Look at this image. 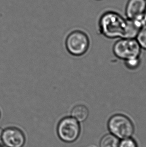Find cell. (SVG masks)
Returning <instances> with one entry per match:
<instances>
[{
    "instance_id": "cell-1",
    "label": "cell",
    "mask_w": 146,
    "mask_h": 147,
    "mask_svg": "<svg viewBox=\"0 0 146 147\" xmlns=\"http://www.w3.org/2000/svg\"><path fill=\"white\" fill-rule=\"evenodd\" d=\"M98 26L100 34L106 38H124L126 19L117 12L108 11L101 15Z\"/></svg>"
},
{
    "instance_id": "cell-2",
    "label": "cell",
    "mask_w": 146,
    "mask_h": 147,
    "mask_svg": "<svg viewBox=\"0 0 146 147\" xmlns=\"http://www.w3.org/2000/svg\"><path fill=\"white\" fill-rule=\"evenodd\" d=\"M108 129L111 134L122 140L132 137L135 131L132 121L123 113H116L112 115L108 121Z\"/></svg>"
},
{
    "instance_id": "cell-3",
    "label": "cell",
    "mask_w": 146,
    "mask_h": 147,
    "mask_svg": "<svg viewBox=\"0 0 146 147\" xmlns=\"http://www.w3.org/2000/svg\"><path fill=\"white\" fill-rule=\"evenodd\" d=\"M66 48L72 55L81 56L87 53L90 45L88 34L80 30H75L70 33L65 42Z\"/></svg>"
},
{
    "instance_id": "cell-4",
    "label": "cell",
    "mask_w": 146,
    "mask_h": 147,
    "mask_svg": "<svg viewBox=\"0 0 146 147\" xmlns=\"http://www.w3.org/2000/svg\"><path fill=\"white\" fill-rule=\"evenodd\" d=\"M141 51L142 48L135 38H120L113 47L115 56L124 61L140 57Z\"/></svg>"
},
{
    "instance_id": "cell-5",
    "label": "cell",
    "mask_w": 146,
    "mask_h": 147,
    "mask_svg": "<svg viewBox=\"0 0 146 147\" xmlns=\"http://www.w3.org/2000/svg\"><path fill=\"white\" fill-rule=\"evenodd\" d=\"M57 133L62 141L71 143L77 140L81 133L79 121L72 117H66L60 120L57 126Z\"/></svg>"
},
{
    "instance_id": "cell-6",
    "label": "cell",
    "mask_w": 146,
    "mask_h": 147,
    "mask_svg": "<svg viewBox=\"0 0 146 147\" xmlns=\"http://www.w3.org/2000/svg\"><path fill=\"white\" fill-rule=\"evenodd\" d=\"M2 142L7 147H22L26 138L23 132L16 127H9L3 130Z\"/></svg>"
},
{
    "instance_id": "cell-7",
    "label": "cell",
    "mask_w": 146,
    "mask_h": 147,
    "mask_svg": "<svg viewBox=\"0 0 146 147\" xmlns=\"http://www.w3.org/2000/svg\"><path fill=\"white\" fill-rule=\"evenodd\" d=\"M146 9V0H128L125 8L127 19L144 20Z\"/></svg>"
},
{
    "instance_id": "cell-8",
    "label": "cell",
    "mask_w": 146,
    "mask_h": 147,
    "mask_svg": "<svg viewBox=\"0 0 146 147\" xmlns=\"http://www.w3.org/2000/svg\"><path fill=\"white\" fill-rule=\"evenodd\" d=\"M89 111L88 108L83 105H75L71 111L72 117L79 123L85 121L88 117Z\"/></svg>"
},
{
    "instance_id": "cell-9",
    "label": "cell",
    "mask_w": 146,
    "mask_h": 147,
    "mask_svg": "<svg viewBox=\"0 0 146 147\" xmlns=\"http://www.w3.org/2000/svg\"><path fill=\"white\" fill-rule=\"evenodd\" d=\"M120 139L112 134H107L101 138L100 147H118Z\"/></svg>"
},
{
    "instance_id": "cell-10",
    "label": "cell",
    "mask_w": 146,
    "mask_h": 147,
    "mask_svg": "<svg viewBox=\"0 0 146 147\" xmlns=\"http://www.w3.org/2000/svg\"><path fill=\"white\" fill-rule=\"evenodd\" d=\"M135 39L138 43L142 49L146 50V24L140 28L137 34Z\"/></svg>"
},
{
    "instance_id": "cell-11",
    "label": "cell",
    "mask_w": 146,
    "mask_h": 147,
    "mask_svg": "<svg viewBox=\"0 0 146 147\" xmlns=\"http://www.w3.org/2000/svg\"><path fill=\"white\" fill-rule=\"evenodd\" d=\"M125 65L128 69H137L140 65V57L135 58L124 61Z\"/></svg>"
},
{
    "instance_id": "cell-12",
    "label": "cell",
    "mask_w": 146,
    "mask_h": 147,
    "mask_svg": "<svg viewBox=\"0 0 146 147\" xmlns=\"http://www.w3.org/2000/svg\"><path fill=\"white\" fill-rule=\"evenodd\" d=\"M118 147H138L136 141L132 138L121 140Z\"/></svg>"
},
{
    "instance_id": "cell-13",
    "label": "cell",
    "mask_w": 146,
    "mask_h": 147,
    "mask_svg": "<svg viewBox=\"0 0 146 147\" xmlns=\"http://www.w3.org/2000/svg\"><path fill=\"white\" fill-rule=\"evenodd\" d=\"M3 132V129H2L1 127H0V140H1V138H2Z\"/></svg>"
},
{
    "instance_id": "cell-14",
    "label": "cell",
    "mask_w": 146,
    "mask_h": 147,
    "mask_svg": "<svg viewBox=\"0 0 146 147\" xmlns=\"http://www.w3.org/2000/svg\"><path fill=\"white\" fill-rule=\"evenodd\" d=\"M144 19L145 22L146 24V9L144 15Z\"/></svg>"
},
{
    "instance_id": "cell-15",
    "label": "cell",
    "mask_w": 146,
    "mask_h": 147,
    "mask_svg": "<svg viewBox=\"0 0 146 147\" xmlns=\"http://www.w3.org/2000/svg\"><path fill=\"white\" fill-rule=\"evenodd\" d=\"M0 117H1V111H0Z\"/></svg>"
},
{
    "instance_id": "cell-16",
    "label": "cell",
    "mask_w": 146,
    "mask_h": 147,
    "mask_svg": "<svg viewBox=\"0 0 146 147\" xmlns=\"http://www.w3.org/2000/svg\"><path fill=\"white\" fill-rule=\"evenodd\" d=\"M0 147H2V146L0 145Z\"/></svg>"
},
{
    "instance_id": "cell-17",
    "label": "cell",
    "mask_w": 146,
    "mask_h": 147,
    "mask_svg": "<svg viewBox=\"0 0 146 147\" xmlns=\"http://www.w3.org/2000/svg\"><path fill=\"white\" fill-rule=\"evenodd\" d=\"M97 1H102V0H97Z\"/></svg>"
},
{
    "instance_id": "cell-18",
    "label": "cell",
    "mask_w": 146,
    "mask_h": 147,
    "mask_svg": "<svg viewBox=\"0 0 146 147\" xmlns=\"http://www.w3.org/2000/svg\"></svg>"
}]
</instances>
